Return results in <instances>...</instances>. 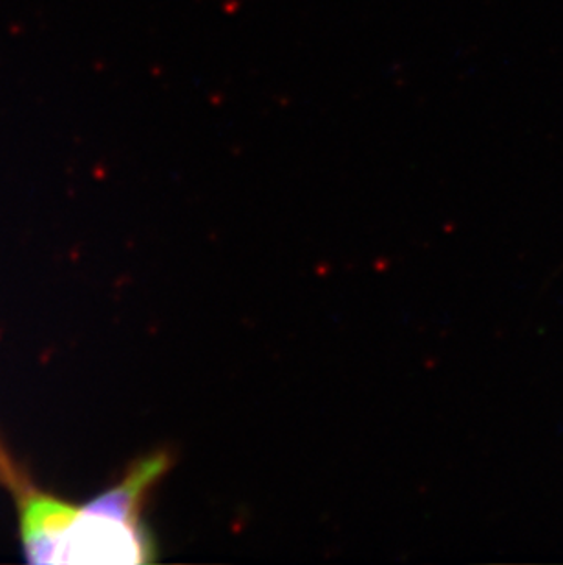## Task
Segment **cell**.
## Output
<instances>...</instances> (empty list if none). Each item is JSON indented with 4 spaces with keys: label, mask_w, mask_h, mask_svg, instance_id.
I'll return each instance as SVG.
<instances>
[{
    "label": "cell",
    "mask_w": 563,
    "mask_h": 565,
    "mask_svg": "<svg viewBox=\"0 0 563 565\" xmlns=\"http://www.w3.org/2000/svg\"><path fill=\"white\" fill-rule=\"evenodd\" d=\"M0 483L13 494L22 547L32 564H145L155 545L141 522L144 487L119 481L75 507L41 491L0 443Z\"/></svg>",
    "instance_id": "6da1fadb"
}]
</instances>
